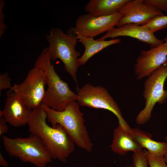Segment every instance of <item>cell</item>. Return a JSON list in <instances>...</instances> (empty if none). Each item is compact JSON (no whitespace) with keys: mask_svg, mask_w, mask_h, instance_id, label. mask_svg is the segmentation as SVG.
<instances>
[{"mask_svg":"<svg viewBox=\"0 0 167 167\" xmlns=\"http://www.w3.org/2000/svg\"><path fill=\"white\" fill-rule=\"evenodd\" d=\"M76 101L69 102L62 111H56L42 103L41 106L46 111L48 121L54 127L61 125L66 131L75 144L87 152L92 151L93 144L84 125V113L79 109Z\"/></svg>","mask_w":167,"mask_h":167,"instance_id":"cell-2","label":"cell"},{"mask_svg":"<svg viewBox=\"0 0 167 167\" xmlns=\"http://www.w3.org/2000/svg\"><path fill=\"white\" fill-rule=\"evenodd\" d=\"M145 150L148 156L149 167H167L163 156L153 154Z\"/></svg>","mask_w":167,"mask_h":167,"instance_id":"cell-20","label":"cell"},{"mask_svg":"<svg viewBox=\"0 0 167 167\" xmlns=\"http://www.w3.org/2000/svg\"><path fill=\"white\" fill-rule=\"evenodd\" d=\"M132 157L134 167H149L145 149H140L133 152Z\"/></svg>","mask_w":167,"mask_h":167,"instance_id":"cell-19","label":"cell"},{"mask_svg":"<svg viewBox=\"0 0 167 167\" xmlns=\"http://www.w3.org/2000/svg\"><path fill=\"white\" fill-rule=\"evenodd\" d=\"M151 32L154 33L167 27V15H164L157 16L145 25Z\"/></svg>","mask_w":167,"mask_h":167,"instance_id":"cell-18","label":"cell"},{"mask_svg":"<svg viewBox=\"0 0 167 167\" xmlns=\"http://www.w3.org/2000/svg\"><path fill=\"white\" fill-rule=\"evenodd\" d=\"M132 136L140 147L150 152L164 156L167 153V143L159 142L152 139V135L139 128L132 129Z\"/></svg>","mask_w":167,"mask_h":167,"instance_id":"cell-17","label":"cell"},{"mask_svg":"<svg viewBox=\"0 0 167 167\" xmlns=\"http://www.w3.org/2000/svg\"><path fill=\"white\" fill-rule=\"evenodd\" d=\"M32 111L18 98L8 96L2 110L3 117L13 127L22 126L28 124Z\"/></svg>","mask_w":167,"mask_h":167,"instance_id":"cell-13","label":"cell"},{"mask_svg":"<svg viewBox=\"0 0 167 167\" xmlns=\"http://www.w3.org/2000/svg\"><path fill=\"white\" fill-rule=\"evenodd\" d=\"M122 16L118 12L103 16H95L88 13L81 15L77 18L75 27L68 32H77L84 36L93 38L116 26Z\"/></svg>","mask_w":167,"mask_h":167,"instance_id":"cell-9","label":"cell"},{"mask_svg":"<svg viewBox=\"0 0 167 167\" xmlns=\"http://www.w3.org/2000/svg\"><path fill=\"white\" fill-rule=\"evenodd\" d=\"M46 38L49 44L51 60L59 59L64 64L65 71L76 83V72L80 66L79 57V52L75 49L78 41L73 34L64 33L60 28L52 27Z\"/></svg>","mask_w":167,"mask_h":167,"instance_id":"cell-4","label":"cell"},{"mask_svg":"<svg viewBox=\"0 0 167 167\" xmlns=\"http://www.w3.org/2000/svg\"><path fill=\"white\" fill-rule=\"evenodd\" d=\"M0 165L3 167H7L9 163L6 161L1 153H0Z\"/></svg>","mask_w":167,"mask_h":167,"instance_id":"cell-25","label":"cell"},{"mask_svg":"<svg viewBox=\"0 0 167 167\" xmlns=\"http://www.w3.org/2000/svg\"><path fill=\"white\" fill-rule=\"evenodd\" d=\"M133 165H128V166H127L126 167H132Z\"/></svg>","mask_w":167,"mask_h":167,"instance_id":"cell-27","label":"cell"},{"mask_svg":"<svg viewBox=\"0 0 167 167\" xmlns=\"http://www.w3.org/2000/svg\"><path fill=\"white\" fill-rule=\"evenodd\" d=\"M165 139L166 141V142L167 143V135L165 137ZM164 159L165 161V162L167 165V153L165 154L164 156Z\"/></svg>","mask_w":167,"mask_h":167,"instance_id":"cell-26","label":"cell"},{"mask_svg":"<svg viewBox=\"0 0 167 167\" xmlns=\"http://www.w3.org/2000/svg\"><path fill=\"white\" fill-rule=\"evenodd\" d=\"M164 42L147 50H141L136 60L134 72L140 80L149 76L161 65L167 64V36Z\"/></svg>","mask_w":167,"mask_h":167,"instance_id":"cell-10","label":"cell"},{"mask_svg":"<svg viewBox=\"0 0 167 167\" xmlns=\"http://www.w3.org/2000/svg\"><path fill=\"white\" fill-rule=\"evenodd\" d=\"M11 79L7 73L0 75V96L2 90L9 89L12 87L11 82Z\"/></svg>","mask_w":167,"mask_h":167,"instance_id":"cell-22","label":"cell"},{"mask_svg":"<svg viewBox=\"0 0 167 167\" xmlns=\"http://www.w3.org/2000/svg\"><path fill=\"white\" fill-rule=\"evenodd\" d=\"M145 4L152 6L160 11L167 12V0H143Z\"/></svg>","mask_w":167,"mask_h":167,"instance_id":"cell-21","label":"cell"},{"mask_svg":"<svg viewBox=\"0 0 167 167\" xmlns=\"http://www.w3.org/2000/svg\"><path fill=\"white\" fill-rule=\"evenodd\" d=\"M5 121L3 117L0 118V136L6 134L8 131V128Z\"/></svg>","mask_w":167,"mask_h":167,"instance_id":"cell-24","label":"cell"},{"mask_svg":"<svg viewBox=\"0 0 167 167\" xmlns=\"http://www.w3.org/2000/svg\"><path fill=\"white\" fill-rule=\"evenodd\" d=\"M51 60L49 48H46L38 55L34 66L43 70L46 76L48 87L43 103L52 109L62 111L69 102L77 101L78 95L58 75Z\"/></svg>","mask_w":167,"mask_h":167,"instance_id":"cell-3","label":"cell"},{"mask_svg":"<svg viewBox=\"0 0 167 167\" xmlns=\"http://www.w3.org/2000/svg\"><path fill=\"white\" fill-rule=\"evenodd\" d=\"M47 118L46 113L41 106L32 109L28 123V131L40 138L52 159L66 163L74 150L75 143L63 127L59 124L50 126Z\"/></svg>","mask_w":167,"mask_h":167,"instance_id":"cell-1","label":"cell"},{"mask_svg":"<svg viewBox=\"0 0 167 167\" xmlns=\"http://www.w3.org/2000/svg\"><path fill=\"white\" fill-rule=\"evenodd\" d=\"M5 5L4 1L1 0L0 1V37L2 36L4 33L6 29V26L4 22V14L3 10Z\"/></svg>","mask_w":167,"mask_h":167,"instance_id":"cell-23","label":"cell"},{"mask_svg":"<svg viewBox=\"0 0 167 167\" xmlns=\"http://www.w3.org/2000/svg\"><path fill=\"white\" fill-rule=\"evenodd\" d=\"M120 36H129L137 39L149 45L151 48L160 45L164 42L163 40L158 39L146 27L133 23L125 24L118 27H113L98 39L105 40L110 38L113 39Z\"/></svg>","mask_w":167,"mask_h":167,"instance_id":"cell-12","label":"cell"},{"mask_svg":"<svg viewBox=\"0 0 167 167\" xmlns=\"http://www.w3.org/2000/svg\"><path fill=\"white\" fill-rule=\"evenodd\" d=\"M110 147L111 151L120 155H125L128 152H134L142 149L132 134L126 131L118 124L114 130L113 139Z\"/></svg>","mask_w":167,"mask_h":167,"instance_id":"cell-14","label":"cell"},{"mask_svg":"<svg viewBox=\"0 0 167 167\" xmlns=\"http://www.w3.org/2000/svg\"><path fill=\"white\" fill-rule=\"evenodd\" d=\"M52 167L50 165H49L48 166H46V167Z\"/></svg>","mask_w":167,"mask_h":167,"instance_id":"cell-28","label":"cell"},{"mask_svg":"<svg viewBox=\"0 0 167 167\" xmlns=\"http://www.w3.org/2000/svg\"><path fill=\"white\" fill-rule=\"evenodd\" d=\"M2 138L4 148L11 156L38 167H46L52 161L41 139L36 135L14 138L3 135Z\"/></svg>","mask_w":167,"mask_h":167,"instance_id":"cell-5","label":"cell"},{"mask_svg":"<svg viewBox=\"0 0 167 167\" xmlns=\"http://www.w3.org/2000/svg\"><path fill=\"white\" fill-rule=\"evenodd\" d=\"M74 33L76 34L78 41L81 43L85 48L84 53L79 59L80 66L85 64L91 58L103 49L121 42L120 39L118 38L108 41L96 40L93 37L84 36L77 32Z\"/></svg>","mask_w":167,"mask_h":167,"instance_id":"cell-15","label":"cell"},{"mask_svg":"<svg viewBox=\"0 0 167 167\" xmlns=\"http://www.w3.org/2000/svg\"><path fill=\"white\" fill-rule=\"evenodd\" d=\"M167 78V64L161 65L146 80L144 84L143 96L145 106L135 118L138 124L143 125L150 119L152 112L156 103H164L167 99V90L164 89Z\"/></svg>","mask_w":167,"mask_h":167,"instance_id":"cell-8","label":"cell"},{"mask_svg":"<svg viewBox=\"0 0 167 167\" xmlns=\"http://www.w3.org/2000/svg\"><path fill=\"white\" fill-rule=\"evenodd\" d=\"M46 84L45 71L34 66L28 71L22 82L15 84L6 94L7 96L18 98L28 108L33 109L40 106L43 103Z\"/></svg>","mask_w":167,"mask_h":167,"instance_id":"cell-6","label":"cell"},{"mask_svg":"<svg viewBox=\"0 0 167 167\" xmlns=\"http://www.w3.org/2000/svg\"><path fill=\"white\" fill-rule=\"evenodd\" d=\"M122 16L116 26L133 23L144 26L155 17L164 15L154 7L145 4L143 0H129L118 11Z\"/></svg>","mask_w":167,"mask_h":167,"instance_id":"cell-11","label":"cell"},{"mask_svg":"<svg viewBox=\"0 0 167 167\" xmlns=\"http://www.w3.org/2000/svg\"><path fill=\"white\" fill-rule=\"evenodd\" d=\"M129 0H90L84 11L95 16L110 15L118 10Z\"/></svg>","mask_w":167,"mask_h":167,"instance_id":"cell-16","label":"cell"},{"mask_svg":"<svg viewBox=\"0 0 167 167\" xmlns=\"http://www.w3.org/2000/svg\"><path fill=\"white\" fill-rule=\"evenodd\" d=\"M77 95V101L80 105L112 112L117 117L118 124L131 133L132 129L123 117L118 105L105 88L87 83L79 89Z\"/></svg>","mask_w":167,"mask_h":167,"instance_id":"cell-7","label":"cell"}]
</instances>
